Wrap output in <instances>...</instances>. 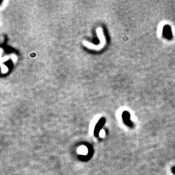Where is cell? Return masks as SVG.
<instances>
[{"label":"cell","mask_w":175,"mask_h":175,"mask_svg":"<svg viewBox=\"0 0 175 175\" xmlns=\"http://www.w3.org/2000/svg\"><path fill=\"white\" fill-rule=\"evenodd\" d=\"M163 36L165 39L171 40L173 38V33H172L171 28L169 25H165L163 29Z\"/></svg>","instance_id":"obj_1"},{"label":"cell","mask_w":175,"mask_h":175,"mask_svg":"<svg viewBox=\"0 0 175 175\" xmlns=\"http://www.w3.org/2000/svg\"><path fill=\"white\" fill-rule=\"evenodd\" d=\"M171 171L173 173V174L175 175V166H173L171 167Z\"/></svg>","instance_id":"obj_2"}]
</instances>
